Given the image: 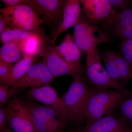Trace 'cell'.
I'll return each mask as SVG.
<instances>
[{
    "label": "cell",
    "instance_id": "6da1fadb",
    "mask_svg": "<svg viewBox=\"0 0 132 132\" xmlns=\"http://www.w3.org/2000/svg\"><path fill=\"white\" fill-rule=\"evenodd\" d=\"M126 90L98 89L94 88L84 111L86 125L98 120L103 116L112 114L113 111L131 94Z\"/></svg>",
    "mask_w": 132,
    "mask_h": 132
},
{
    "label": "cell",
    "instance_id": "7a4b0ae2",
    "mask_svg": "<svg viewBox=\"0 0 132 132\" xmlns=\"http://www.w3.org/2000/svg\"><path fill=\"white\" fill-rule=\"evenodd\" d=\"M93 88L86 85L81 75L73 78L67 91L61 98L72 122L85 120V106Z\"/></svg>",
    "mask_w": 132,
    "mask_h": 132
},
{
    "label": "cell",
    "instance_id": "3957f363",
    "mask_svg": "<svg viewBox=\"0 0 132 132\" xmlns=\"http://www.w3.org/2000/svg\"><path fill=\"white\" fill-rule=\"evenodd\" d=\"M73 27V38L83 53L92 48L111 42L108 33L89 21L83 10Z\"/></svg>",
    "mask_w": 132,
    "mask_h": 132
},
{
    "label": "cell",
    "instance_id": "277c9868",
    "mask_svg": "<svg viewBox=\"0 0 132 132\" xmlns=\"http://www.w3.org/2000/svg\"><path fill=\"white\" fill-rule=\"evenodd\" d=\"M25 101L37 132H64L68 122L50 107Z\"/></svg>",
    "mask_w": 132,
    "mask_h": 132
},
{
    "label": "cell",
    "instance_id": "5b68a950",
    "mask_svg": "<svg viewBox=\"0 0 132 132\" xmlns=\"http://www.w3.org/2000/svg\"><path fill=\"white\" fill-rule=\"evenodd\" d=\"M86 54V75L89 85L98 89H118L126 91L113 80L102 64L101 55L97 47L92 48Z\"/></svg>",
    "mask_w": 132,
    "mask_h": 132
},
{
    "label": "cell",
    "instance_id": "8992f818",
    "mask_svg": "<svg viewBox=\"0 0 132 132\" xmlns=\"http://www.w3.org/2000/svg\"><path fill=\"white\" fill-rule=\"evenodd\" d=\"M82 10L90 22L111 33L120 13L114 11L108 0H80Z\"/></svg>",
    "mask_w": 132,
    "mask_h": 132
},
{
    "label": "cell",
    "instance_id": "52a82bcc",
    "mask_svg": "<svg viewBox=\"0 0 132 132\" xmlns=\"http://www.w3.org/2000/svg\"><path fill=\"white\" fill-rule=\"evenodd\" d=\"M2 14L7 20L9 27L30 33L40 32L43 30L41 24H45L35 10L30 6L24 4L13 9H1Z\"/></svg>",
    "mask_w": 132,
    "mask_h": 132
},
{
    "label": "cell",
    "instance_id": "ba28073f",
    "mask_svg": "<svg viewBox=\"0 0 132 132\" xmlns=\"http://www.w3.org/2000/svg\"><path fill=\"white\" fill-rule=\"evenodd\" d=\"M64 2L65 0H25V3L32 7L45 24L50 27L52 39L62 21Z\"/></svg>",
    "mask_w": 132,
    "mask_h": 132
},
{
    "label": "cell",
    "instance_id": "9c48e42d",
    "mask_svg": "<svg viewBox=\"0 0 132 132\" xmlns=\"http://www.w3.org/2000/svg\"><path fill=\"white\" fill-rule=\"evenodd\" d=\"M7 124L13 132H37L25 101L18 98L6 106Z\"/></svg>",
    "mask_w": 132,
    "mask_h": 132
},
{
    "label": "cell",
    "instance_id": "30bf717a",
    "mask_svg": "<svg viewBox=\"0 0 132 132\" xmlns=\"http://www.w3.org/2000/svg\"><path fill=\"white\" fill-rule=\"evenodd\" d=\"M43 62L47 67L54 78L68 75L73 78L82 75V66L80 62H69L59 55L54 46L51 47L42 57Z\"/></svg>",
    "mask_w": 132,
    "mask_h": 132
},
{
    "label": "cell",
    "instance_id": "8fae6325",
    "mask_svg": "<svg viewBox=\"0 0 132 132\" xmlns=\"http://www.w3.org/2000/svg\"><path fill=\"white\" fill-rule=\"evenodd\" d=\"M29 100L36 101L53 109L68 122H72L61 98L50 85L30 89L26 94Z\"/></svg>",
    "mask_w": 132,
    "mask_h": 132
},
{
    "label": "cell",
    "instance_id": "7c38bea8",
    "mask_svg": "<svg viewBox=\"0 0 132 132\" xmlns=\"http://www.w3.org/2000/svg\"><path fill=\"white\" fill-rule=\"evenodd\" d=\"M54 79L47 67L41 62L34 64L13 86L22 90L38 88L50 85Z\"/></svg>",
    "mask_w": 132,
    "mask_h": 132
},
{
    "label": "cell",
    "instance_id": "4fadbf2b",
    "mask_svg": "<svg viewBox=\"0 0 132 132\" xmlns=\"http://www.w3.org/2000/svg\"><path fill=\"white\" fill-rule=\"evenodd\" d=\"M52 39L46 35L44 31L32 33L20 44L23 56L38 59L43 57L52 47Z\"/></svg>",
    "mask_w": 132,
    "mask_h": 132
},
{
    "label": "cell",
    "instance_id": "5bb4252c",
    "mask_svg": "<svg viewBox=\"0 0 132 132\" xmlns=\"http://www.w3.org/2000/svg\"><path fill=\"white\" fill-rule=\"evenodd\" d=\"M126 121L111 114L86 125L79 132H132Z\"/></svg>",
    "mask_w": 132,
    "mask_h": 132
},
{
    "label": "cell",
    "instance_id": "9a60e30c",
    "mask_svg": "<svg viewBox=\"0 0 132 132\" xmlns=\"http://www.w3.org/2000/svg\"><path fill=\"white\" fill-rule=\"evenodd\" d=\"M82 11L79 0H65L62 21L57 32L52 39V45L54 44L59 36L73 27Z\"/></svg>",
    "mask_w": 132,
    "mask_h": 132
},
{
    "label": "cell",
    "instance_id": "2e32d148",
    "mask_svg": "<svg viewBox=\"0 0 132 132\" xmlns=\"http://www.w3.org/2000/svg\"><path fill=\"white\" fill-rule=\"evenodd\" d=\"M54 48L59 55L69 62H80L83 54L76 43L73 37L67 32L63 41Z\"/></svg>",
    "mask_w": 132,
    "mask_h": 132
},
{
    "label": "cell",
    "instance_id": "e0dca14e",
    "mask_svg": "<svg viewBox=\"0 0 132 132\" xmlns=\"http://www.w3.org/2000/svg\"><path fill=\"white\" fill-rule=\"evenodd\" d=\"M37 60V58L34 57L24 56L14 65L9 75L5 79L0 81L1 85L9 87L13 86L35 64Z\"/></svg>",
    "mask_w": 132,
    "mask_h": 132
},
{
    "label": "cell",
    "instance_id": "ac0fdd59",
    "mask_svg": "<svg viewBox=\"0 0 132 132\" xmlns=\"http://www.w3.org/2000/svg\"><path fill=\"white\" fill-rule=\"evenodd\" d=\"M20 45L14 42H8L0 48V61L13 64L23 58Z\"/></svg>",
    "mask_w": 132,
    "mask_h": 132
},
{
    "label": "cell",
    "instance_id": "d6986e66",
    "mask_svg": "<svg viewBox=\"0 0 132 132\" xmlns=\"http://www.w3.org/2000/svg\"><path fill=\"white\" fill-rule=\"evenodd\" d=\"M105 69L111 79L119 86L124 88L123 82L119 73L114 56L113 51L107 50L101 55Z\"/></svg>",
    "mask_w": 132,
    "mask_h": 132
},
{
    "label": "cell",
    "instance_id": "ffe728a7",
    "mask_svg": "<svg viewBox=\"0 0 132 132\" xmlns=\"http://www.w3.org/2000/svg\"><path fill=\"white\" fill-rule=\"evenodd\" d=\"M113 54L119 73L125 87L132 79V69L119 52L113 51Z\"/></svg>",
    "mask_w": 132,
    "mask_h": 132
},
{
    "label": "cell",
    "instance_id": "44dd1931",
    "mask_svg": "<svg viewBox=\"0 0 132 132\" xmlns=\"http://www.w3.org/2000/svg\"><path fill=\"white\" fill-rule=\"evenodd\" d=\"M32 33L11 28L0 34V40L3 45L8 42H14L20 45Z\"/></svg>",
    "mask_w": 132,
    "mask_h": 132
},
{
    "label": "cell",
    "instance_id": "7402d4cb",
    "mask_svg": "<svg viewBox=\"0 0 132 132\" xmlns=\"http://www.w3.org/2000/svg\"><path fill=\"white\" fill-rule=\"evenodd\" d=\"M21 88L12 86L11 88L5 85H0V105L3 106L10 101V99L20 93L22 90Z\"/></svg>",
    "mask_w": 132,
    "mask_h": 132
},
{
    "label": "cell",
    "instance_id": "603a6c76",
    "mask_svg": "<svg viewBox=\"0 0 132 132\" xmlns=\"http://www.w3.org/2000/svg\"><path fill=\"white\" fill-rule=\"evenodd\" d=\"M132 25V7L125 10L120 13L118 21L113 26L111 33Z\"/></svg>",
    "mask_w": 132,
    "mask_h": 132
},
{
    "label": "cell",
    "instance_id": "cb8c5ba5",
    "mask_svg": "<svg viewBox=\"0 0 132 132\" xmlns=\"http://www.w3.org/2000/svg\"><path fill=\"white\" fill-rule=\"evenodd\" d=\"M123 118L132 124V93L118 106Z\"/></svg>",
    "mask_w": 132,
    "mask_h": 132
},
{
    "label": "cell",
    "instance_id": "d4e9b609",
    "mask_svg": "<svg viewBox=\"0 0 132 132\" xmlns=\"http://www.w3.org/2000/svg\"><path fill=\"white\" fill-rule=\"evenodd\" d=\"M118 46L119 52L128 62L132 70V39L123 41Z\"/></svg>",
    "mask_w": 132,
    "mask_h": 132
},
{
    "label": "cell",
    "instance_id": "484cf974",
    "mask_svg": "<svg viewBox=\"0 0 132 132\" xmlns=\"http://www.w3.org/2000/svg\"><path fill=\"white\" fill-rule=\"evenodd\" d=\"M114 37L123 41L132 39V25L127 26L111 33Z\"/></svg>",
    "mask_w": 132,
    "mask_h": 132
},
{
    "label": "cell",
    "instance_id": "4316f807",
    "mask_svg": "<svg viewBox=\"0 0 132 132\" xmlns=\"http://www.w3.org/2000/svg\"><path fill=\"white\" fill-rule=\"evenodd\" d=\"M113 9L116 12L121 13L125 10L132 7V1L128 0H108Z\"/></svg>",
    "mask_w": 132,
    "mask_h": 132
},
{
    "label": "cell",
    "instance_id": "83f0119b",
    "mask_svg": "<svg viewBox=\"0 0 132 132\" xmlns=\"http://www.w3.org/2000/svg\"><path fill=\"white\" fill-rule=\"evenodd\" d=\"M13 64L0 61V81L5 79L12 71Z\"/></svg>",
    "mask_w": 132,
    "mask_h": 132
},
{
    "label": "cell",
    "instance_id": "f1b7e54d",
    "mask_svg": "<svg viewBox=\"0 0 132 132\" xmlns=\"http://www.w3.org/2000/svg\"><path fill=\"white\" fill-rule=\"evenodd\" d=\"M7 124L6 107L2 106L0 108V132L6 127Z\"/></svg>",
    "mask_w": 132,
    "mask_h": 132
},
{
    "label": "cell",
    "instance_id": "f546056e",
    "mask_svg": "<svg viewBox=\"0 0 132 132\" xmlns=\"http://www.w3.org/2000/svg\"><path fill=\"white\" fill-rule=\"evenodd\" d=\"M5 4L4 8L12 9L25 3V0H1Z\"/></svg>",
    "mask_w": 132,
    "mask_h": 132
},
{
    "label": "cell",
    "instance_id": "4dcf8cb0",
    "mask_svg": "<svg viewBox=\"0 0 132 132\" xmlns=\"http://www.w3.org/2000/svg\"><path fill=\"white\" fill-rule=\"evenodd\" d=\"M7 20L3 14L0 15V34L10 28Z\"/></svg>",
    "mask_w": 132,
    "mask_h": 132
},
{
    "label": "cell",
    "instance_id": "1f68e13d",
    "mask_svg": "<svg viewBox=\"0 0 132 132\" xmlns=\"http://www.w3.org/2000/svg\"><path fill=\"white\" fill-rule=\"evenodd\" d=\"M2 132H13L10 128L6 127Z\"/></svg>",
    "mask_w": 132,
    "mask_h": 132
}]
</instances>
